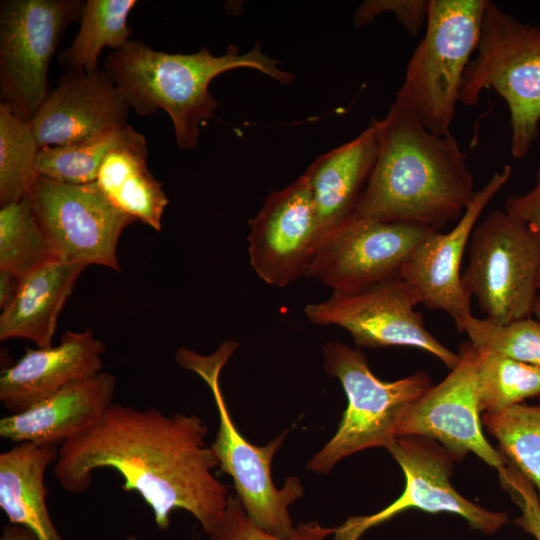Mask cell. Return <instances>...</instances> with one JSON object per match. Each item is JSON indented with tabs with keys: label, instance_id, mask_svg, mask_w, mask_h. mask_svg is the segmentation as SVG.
<instances>
[{
	"label": "cell",
	"instance_id": "35",
	"mask_svg": "<svg viewBox=\"0 0 540 540\" xmlns=\"http://www.w3.org/2000/svg\"><path fill=\"white\" fill-rule=\"evenodd\" d=\"M19 278L15 275L0 271V307L3 308L13 297L19 284Z\"/></svg>",
	"mask_w": 540,
	"mask_h": 540
},
{
	"label": "cell",
	"instance_id": "34",
	"mask_svg": "<svg viewBox=\"0 0 540 540\" xmlns=\"http://www.w3.org/2000/svg\"><path fill=\"white\" fill-rule=\"evenodd\" d=\"M505 212L526 224L540 242V169L534 186L523 194L509 195L505 201ZM540 290V271L538 276Z\"/></svg>",
	"mask_w": 540,
	"mask_h": 540
},
{
	"label": "cell",
	"instance_id": "38",
	"mask_svg": "<svg viewBox=\"0 0 540 540\" xmlns=\"http://www.w3.org/2000/svg\"><path fill=\"white\" fill-rule=\"evenodd\" d=\"M123 540H137V538L135 535L129 534Z\"/></svg>",
	"mask_w": 540,
	"mask_h": 540
},
{
	"label": "cell",
	"instance_id": "15",
	"mask_svg": "<svg viewBox=\"0 0 540 540\" xmlns=\"http://www.w3.org/2000/svg\"><path fill=\"white\" fill-rule=\"evenodd\" d=\"M459 361L447 377L428 389L409 409L398 437L421 436L441 443L454 459L473 452L489 466L502 470L509 462L485 438L477 392V351L468 341L459 348Z\"/></svg>",
	"mask_w": 540,
	"mask_h": 540
},
{
	"label": "cell",
	"instance_id": "36",
	"mask_svg": "<svg viewBox=\"0 0 540 540\" xmlns=\"http://www.w3.org/2000/svg\"><path fill=\"white\" fill-rule=\"evenodd\" d=\"M0 540H37V538L28 529L9 524L2 528Z\"/></svg>",
	"mask_w": 540,
	"mask_h": 540
},
{
	"label": "cell",
	"instance_id": "29",
	"mask_svg": "<svg viewBox=\"0 0 540 540\" xmlns=\"http://www.w3.org/2000/svg\"><path fill=\"white\" fill-rule=\"evenodd\" d=\"M56 261L31 208L28 195L0 209V271L19 279Z\"/></svg>",
	"mask_w": 540,
	"mask_h": 540
},
{
	"label": "cell",
	"instance_id": "32",
	"mask_svg": "<svg viewBox=\"0 0 540 540\" xmlns=\"http://www.w3.org/2000/svg\"><path fill=\"white\" fill-rule=\"evenodd\" d=\"M429 3L430 0H367L356 10L354 23L360 27L391 12L412 37H417L426 25Z\"/></svg>",
	"mask_w": 540,
	"mask_h": 540
},
{
	"label": "cell",
	"instance_id": "3",
	"mask_svg": "<svg viewBox=\"0 0 540 540\" xmlns=\"http://www.w3.org/2000/svg\"><path fill=\"white\" fill-rule=\"evenodd\" d=\"M278 64L262 52L259 43L244 54L229 45L225 54L216 56L207 48L191 54L166 53L141 40H131L107 55L104 69L137 115L166 111L178 147L192 150L198 146L200 126L214 117L217 108L209 91L211 81L223 72L250 68L291 84L293 74L281 70Z\"/></svg>",
	"mask_w": 540,
	"mask_h": 540
},
{
	"label": "cell",
	"instance_id": "20",
	"mask_svg": "<svg viewBox=\"0 0 540 540\" xmlns=\"http://www.w3.org/2000/svg\"><path fill=\"white\" fill-rule=\"evenodd\" d=\"M377 153L378 135L371 121L356 138L319 156L304 172L322 234L354 215Z\"/></svg>",
	"mask_w": 540,
	"mask_h": 540
},
{
	"label": "cell",
	"instance_id": "12",
	"mask_svg": "<svg viewBox=\"0 0 540 540\" xmlns=\"http://www.w3.org/2000/svg\"><path fill=\"white\" fill-rule=\"evenodd\" d=\"M386 449L403 470V493L374 514L348 517L335 527L333 540H360L371 528L412 508L428 513L457 514L472 529L488 535L495 534L508 522L507 512L487 510L454 489L450 475L455 459L436 441L421 436H402Z\"/></svg>",
	"mask_w": 540,
	"mask_h": 540
},
{
	"label": "cell",
	"instance_id": "28",
	"mask_svg": "<svg viewBox=\"0 0 540 540\" xmlns=\"http://www.w3.org/2000/svg\"><path fill=\"white\" fill-rule=\"evenodd\" d=\"M476 349V348H475ZM477 392L481 411L498 413L540 397V367L477 350Z\"/></svg>",
	"mask_w": 540,
	"mask_h": 540
},
{
	"label": "cell",
	"instance_id": "33",
	"mask_svg": "<svg viewBox=\"0 0 540 540\" xmlns=\"http://www.w3.org/2000/svg\"><path fill=\"white\" fill-rule=\"evenodd\" d=\"M503 488L521 509L515 522L535 540H540V498L531 482L512 464L499 471Z\"/></svg>",
	"mask_w": 540,
	"mask_h": 540
},
{
	"label": "cell",
	"instance_id": "5",
	"mask_svg": "<svg viewBox=\"0 0 540 540\" xmlns=\"http://www.w3.org/2000/svg\"><path fill=\"white\" fill-rule=\"evenodd\" d=\"M485 89H493L508 106L512 156L526 157L540 130V26L518 20L490 0L460 103L477 104Z\"/></svg>",
	"mask_w": 540,
	"mask_h": 540
},
{
	"label": "cell",
	"instance_id": "22",
	"mask_svg": "<svg viewBox=\"0 0 540 540\" xmlns=\"http://www.w3.org/2000/svg\"><path fill=\"white\" fill-rule=\"evenodd\" d=\"M57 456L56 446L30 442L0 454V508L10 524L28 529L37 540H62L46 503L45 473Z\"/></svg>",
	"mask_w": 540,
	"mask_h": 540
},
{
	"label": "cell",
	"instance_id": "9",
	"mask_svg": "<svg viewBox=\"0 0 540 540\" xmlns=\"http://www.w3.org/2000/svg\"><path fill=\"white\" fill-rule=\"evenodd\" d=\"M80 0H5L0 4V103L30 122L48 93V69Z\"/></svg>",
	"mask_w": 540,
	"mask_h": 540
},
{
	"label": "cell",
	"instance_id": "8",
	"mask_svg": "<svg viewBox=\"0 0 540 540\" xmlns=\"http://www.w3.org/2000/svg\"><path fill=\"white\" fill-rule=\"evenodd\" d=\"M463 286L486 318L506 324L533 316L539 295L540 242L523 222L491 211L469 241Z\"/></svg>",
	"mask_w": 540,
	"mask_h": 540
},
{
	"label": "cell",
	"instance_id": "23",
	"mask_svg": "<svg viewBox=\"0 0 540 540\" xmlns=\"http://www.w3.org/2000/svg\"><path fill=\"white\" fill-rule=\"evenodd\" d=\"M147 157L148 146L114 150L103 161L95 183L119 211L160 231L168 198L151 174Z\"/></svg>",
	"mask_w": 540,
	"mask_h": 540
},
{
	"label": "cell",
	"instance_id": "16",
	"mask_svg": "<svg viewBox=\"0 0 540 540\" xmlns=\"http://www.w3.org/2000/svg\"><path fill=\"white\" fill-rule=\"evenodd\" d=\"M511 174L509 164L495 172L476 191L456 225L447 233H430L415 248L401 271V278L415 291L420 303L447 313L458 332L463 331L465 322L472 316L471 297L463 286L461 274L465 248L480 215Z\"/></svg>",
	"mask_w": 540,
	"mask_h": 540
},
{
	"label": "cell",
	"instance_id": "17",
	"mask_svg": "<svg viewBox=\"0 0 540 540\" xmlns=\"http://www.w3.org/2000/svg\"><path fill=\"white\" fill-rule=\"evenodd\" d=\"M129 110L104 68L66 72L29 123L40 149L66 146L129 125Z\"/></svg>",
	"mask_w": 540,
	"mask_h": 540
},
{
	"label": "cell",
	"instance_id": "19",
	"mask_svg": "<svg viewBox=\"0 0 540 540\" xmlns=\"http://www.w3.org/2000/svg\"><path fill=\"white\" fill-rule=\"evenodd\" d=\"M115 390L116 378L105 371L73 381L29 409L3 417L0 436L16 444H63L100 421Z\"/></svg>",
	"mask_w": 540,
	"mask_h": 540
},
{
	"label": "cell",
	"instance_id": "24",
	"mask_svg": "<svg viewBox=\"0 0 540 540\" xmlns=\"http://www.w3.org/2000/svg\"><path fill=\"white\" fill-rule=\"evenodd\" d=\"M136 0H88L84 3L80 26L70 46L58 53L67 72L92 73L99 70L98 57L105 47L118 50L131 41L128 16Z\"/></svg>",
	"mask_w": 540,
	"mask_h": 540
},
{
	"label": "cell",
	"instance_id": "30",
	"mask_svg": "<svg viewBox=\"0 0 540 540\" xmlns=\"http://www.w3.org/2000/svg\"><path fill=\"white\" fill-rule=\"evenodd\" d=\"M480 351L540 367V321L527 317L497 324L487 318L471 316L463 331Z\"/></svg>",
	"mask_w": 540,
	"mask_h": 540
},
{
	"label": "cell",
	"instance_id": "11",
	"mask_svg": "<svg viewBox=\"0 0 540 540\" xmlns=\"http://www.w3.org/2000/svg\"><path fill=\"white\" fill-rule=\"evenodd\" d=\"M415 291L401 278H391L352 291H332L329 298L305 306L313 324L345 329L358 347L405 346L424 350L453 369L459 354L425 327Z\"/></svg>",
	"mask_w": 540,
	"mask_h": 540
},
{
	"label": "cell",
	"instance_id": "2",
	"mask_svg": "<svg viewBox=\"0 0 540 540\" xmlns=\"http://www.w3.org/2000/svg\"><path fill=\"white\" fill-rule=\"evenodd\" d=\"M372 123L377 158L353 216L436 231L460 219L476 191L452 134L437 136L394 105Z\"/></svg>",
	"mask_w": 540,
	"mask_h": 540
},
{
	"label": "cell",
	"instance_id": "13",
	"mask_svg": "<svg viewBox=\"0 0 540 540\" xmlns=\"http://www.w3.org/2000/svg\"><path fill=\"white\" fill-rule=\"evenodd\" d=\"M433 229L352 216L325 231L305 276L332 291L361 289L401 275Z\"/></svg>",
	"mask_w": 540,
	"mask_h": 540
},
{
	"label": "cell",
	"instance_id": "14",
	"mask_svg": "<svg viewBox=\"0 0 540 540\" xmlns=\"http://www.w3.org/2000/svg\"><path fill=\"white\" fill-rule=\"evenodd\" d=\"M249 226V261L262 281L284 288L305 276L322 236L307 176L271 192Z\"/></svg>",
	"mask_w": 540,
	"mask_h": 540
},
{
	"label": "cell",
	"instance_id": "25",
	"mask_svg": "<svg viewBox=\"0 0 540 540\" xmlns=\"http://www.w3.org/2000/svg\"><path fill=\"white\" fill-rule=\"evenodd\" d=\"M138 146H148L146 138L126 125L82 142L41 148L37 172L64 184H90L96 181L103 161L112 151Z\"/></svg>",
	"mask_w": 540,
	"mask_h": 540
},
{
	"label": "cell",
	"instance_id": "21",
	"mask_svg": "<svg viewBox=\"0 0 540 540\" xmlns=\"http://www.w3.org/2000/svg\"><path fill=\"white\" fill-rule=\"evenodd\" d=\"M86 267L53 261L20 278L16 292L2 308L0 340L21 338L38 348L53 346L58 317Z\"/></svg>",
	"mask_w": 540,
	"mask_h": 540
},
{
	"label": "cell",
	"instance_id": "7",
	"mask_svg": "<svg viewBox=\"0 0 540 540\" xmlns=\"http://www.w3.org/2000/svg\"><path fill=\"white\" fill-rule=\"evenodd\" d=\"M322 353L325 371L340 381L348 402L336 433L307 464L308 470L327 474L354 453L387 448L398 437L409 409L433 385L424 371L383 381L360 350L338 341L325 343Z\"/></svg>",
	"mask_w": 540,
	"mask_h": 540
},
{
	"label": "cell",
	"instance_id": "31",
	"mask_svg": "<svg viewBox=\"0 0 540 540\" xmlns=\"http://www.w3.org/2000/svg\"><path fill=\"white\" fill-rule=\"evenodd\" d=\"M334 532L335 527L312 521L299 523L287 537L274 535L252 521L238 497L230 494L221 520L208 535L210 540H327Z\"/></svg>",
	"mask_w": 540,
	"mask_h": 540
},
{
	"label": "cell",
	"instance_id": "1",
	"mask_svg": "<svg viewBox=\"0 0 540 540\" xmlns=\"http://www.w3.org/2000/svg\"><path fill=\"white\" fill-rule=\"evenodd\" d=\"M207 432L194 414L113 403L96 425L61 444L53 474L65 491L78 494L90 487L96 470L113 469L122 489L150 507L159 529L166 530L170 514L181 509L210 534L230 494L212 473L219 461L205 443Z\"/></svg>",
	"mask_w": 540,
	"mask_h": 540
},
{
	"label": "cell",
	"instance_id": "27",
	"mask_svg": "<svg viewBox=\"0 0 540 540\" xmlns=\"http://www.w3.org/2000/svg\"><path fill=\"white\" fill-rule=\"evenodd\" d=\"M482 424L497 439L498 450L540 494V406L520 403L484 413Z\"/></svg>",
	"mask_w": 540,
	"mask_h": 540
},
{
	"label": "cell",
	"instance_id": "37",
	"mask_svg": "<svg viewBox=\"0 0 540 540\" xmlns=\"http://www.w3.org/2000/svg\"><path fill=\"white\" fill-rule=\"evenodd\" d=\"M533 315L536 317L538 321H540V294L538 295L536 299Z\"/></svg>",
	"mask_w": 540,
	"mask_h": 540
},
{
	"label": "cell",
	"instance_id": "4",
	"mask_svg": "<svg viewBox=\"0 0 540 540\" xmlns=\"http://www.w3.org/2000/svg\"><path fill=\"white\" fill-rule=\"evenodd\" d=\"M486 0H430L425 34L394 106L437 136L450 134L463 77L476 52Z\"/></svg>",
	"mask_w": 540,
	"mask_h": 540
},
{
	"label": "cell",
	"instance_id": "26",
	"mask_svg": "<svg viewBox=\"0 0 540 540\" xmlns=\"http://www.w3.org/2000/svg\"><path fill=\"white\" fill-rule=\"evenodd\" d=\"M40 147L29 122L0 103V206L25 198L39 178Z\"/></svg>",
	"mask_w": 540,
	"mask_h": 540
},
{
	"label": "cell",
	"instance_id": "6",
	"mask_svg": "<svg viewBox=\"0 0 540 540\" xmlns=\"http://www.w3.org/2000/svg\"><path fill=\"white\" fill-rule=\"evenodd\" d=\"M237 347L236 341L228 340L210 355L180 347L175 359L180 367L200 376L213 395L219 427L210 446L218 458L220 472L232 478L235 495L252 521L274 535L287 537L295 528L289 507L303 495L304 488L297 477L286 479L281 488L272 480V460L288 430L268 444L256 446L240 433L232 420L221 390L220 374Z\"/></svg>",
	"mask_w": 540,
	"mask_h": 540
},
{
	"label": "cell",
	"instance_id": "10",
	"mask_svg": "<svg viewBox=\"0 0 540 540\" xmlns=\"http://www.w3.org/2000/svg\"><path fill=\"white\" fill-rule=\"evenodd\" d=\"M28 199L56 261L120 271L119 238L135 221L119 211L95 182L71 185L39 176Z\"/></svg>",
	"mask_w": 540,
	"mask_h": 540
},
{
	"label": "cell",
	"instance_id": "18",
	"mask_svg": "<svg viewBox=\"0 0 540 540\" xmlns=\"http://www.w3.org/2000/svg\"><path fill=\"white\" fill-rule=\"evenodd\" d=\"M103 342L90 329L67 331L56 346L26 348L24 355L1 371L0 401L16 414L51 396L67 384L102 371Z\"/></svg>",
	"mask_w": 540,
	"mask_h": 540
}]
</instances>
